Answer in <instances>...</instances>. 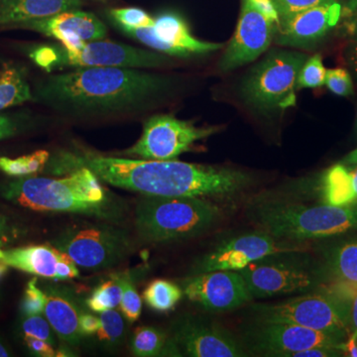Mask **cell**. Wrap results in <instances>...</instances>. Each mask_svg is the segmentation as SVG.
Returning <instances> with one entry per match:
<instances>
[{
  "label": "cell",
  "mask_w": 357,
  "mask_h": 357,
  "mask_svg": "<svg viewBox=\"0 0 357 357\" xmlns=\"http://www.w3.org/2000/svg\"><path fill=\"white\" fill-rule=\"evenodd\" d=\"M22 119L10 115L0 114V140L16 135L23 126Z\"/></svg>",
  "instance_id": "41"
},
{
  "label": "cell",
  "mask_w": 357,
  "mask_h": 357,
  "mask_svg": "<svg viewBox=\"0 0 357 357\" xmlns=\"http://www.w3.org/2000/svg\"><path fill=\"white\" fill-rule=\"evenodd\" d=\"M10 351L7 349L6 345L0 342V357H7L10 356Z\"/></svg>",
  "instance_id": "51"
},
{
  "label": "cell",
  "mask_w": 357,
  "mask_h": 357,
  "mask_svg": "<svg viewBox=\"0 0 357 357\" xmlns=\"http://www.w3.org/2000/svg\"><path fill=\"white\" fill-rule=\"evenodd\" d=\"M29 58L38 67L52 73L61 68V53L58 46H38L29 52Z\"/></svg>",
  "instance_id": "36"
},
{
  "label": "cell",
  "mask_w": 357,
  "mask_h": 357,
  "mask_svg": "<svg viewBox=\"0 0 357 357\" xmlns=\"http://www.w3.org/2000/svg\"><path fill=\"white\" fill-rule=\"evenodd\" d=\"M303 251L302 246L285 243L267 232H253L223 241L204 255L196 266V274L218 270L239 271L268 256Z\"/></svg>",
  "instance_id": "10"
},
{
  "label": "cell",
  "mask_w": 357,
  "mask_h": 357,
  "mask_svg": "<svg viewBox=\"0 0 357 357\" xmlns=\"http://www.w3.org/2000/svg\"><path fill=\"white\" fill-rule=\"evenodd\" d=\"M344 28L347 36L352 42H357V13L347 15V20H345Z\"/></svg>",
  "instance_id": "45"
},
{
  "label": "cell",
  "mask_w": 357,
  "mask_h": 357,
  "mask_svg": "<svg viewBox=\"0 0 357 357\" xmlns=\"http://www.w3.org/2000/svg\"><path fill=\"white\" fill-rule=\"evenodd\" d=\"M14 28L32 30L61 42L65 48L79 46L86 42L102 40L107 30L95 14L76 10L64 11L49 17L25 21Z\"/></svg>",
  "instance_id": "17"
},
{
  "label": "cell",
  "mask_w": 357,
  "mask_h": 357,
  "mask_svg": "<svg viewBox=\"0 0 357 357\" xmlns=\"http://www.w3.org/2000/svg\"><path fill=\"white\" fill-rule=\"evenodd\" d=\"M255 345L267 356L289 357L295 352L328 345L342 349L347 337L285 323H262L255 335Z\"/></svg>",
  "instance_id": "16"
},
{
  "label": "cell",
  "mask_w": 357,
  "mask_h": 357,
  "mask_svg": "<svg viewBox=\"0 0 357 357\" xmlns=\"http://www.w3.org/2000/svg\"><path fill=\"white\" fill-rule=\"evenodd\" d=\"M344 356L357 357V337L349 335L342 345Z\"/></svg>",
  "instance_id": "46"
},
{
  "label": "cell",
  "mask_w": 357,
  "mask_h": 357,
  "mask_svg": "<svg viewBox=\"0 0 357 357\" xmlns=\"http://www.w3.org/2000/svg\"><path fill=\"white\" fill-rule=\"evenodd\" d=\"M148 306L158 312H168L174 309L182 299L183 291L173 282L154 280L148 285L143 293Z\"/></svg>",
  "instance_id": "26"
},
{
  "label": "cell",
  "mask_w": 357,
  "mask_h": 357,
  "mask_svg": "<svg viewBox=\"0 0 357 357\" xmlns=\"http://www.w3.org/2000/svg\"><path fill=\"white\" fill-rule=\"evenodd\" d=\"M79 326L82 335H93L100 328V318L95 314H81L79 317Z\"/></svg>",
  "instance_id": "44"
},
{
  "label": "cell",
  "mask_w": 357,
  "mask_h": 357,
  "mask_svg": "<svg viewBox=\"0 0 357 357\" xmlns=\"http://www.w3.org/2000/svg\"><path fill=\"white\" fill-rule=\"evenodd\" d=\"M338 2L324 4L280 17L277 43L292 47H310L326 36L342 16Z\"/></svg>",
  "instance_id": "18"
},
{
  "label": "cell",
  "mask_w": 357,
  "mask_h": 357,
  "mask_svg": "<svg viewBox=\"0 0 357 357\" xmlns=\"http://www.w3.org/2000/svg\"><path fill=\"white\" fill-rule=\"evenodd\" d=\"M7 271H8V266L4 264L3 262H0V281L3 278L4 275L7 273Z\"/></svg>",
  "instance_id": "52"
},
{
  "label": "cell",
  "mask_w": 357,
  "mask_h": 357,
  "mask_svg": "<svg viewBox=\"0 0 357 357\" xmlns=\"http://www.w3.org/2000/svg\"><path fill=\"white\" fill-rule=\"evenodd\" d=\"M271 1L279 14V17H284V16L307 10L312 7L335 3L337 0H271Z\"/></svg>",
  "instance_id": "39"
},
{
  "label": "cell",
  "mask_w": 357,
  "mask_h": 357,
  "mask_svg": "<svg viewBox=\"0 0 357 357\" xmlns=\"http://www.w3.org/2000/svg\"><path fill=\"white\" fill-rule=\"evenodd\" d=\"M175 344L192 357L245 356L241 345L229 333L213 325L195 319L178 324L175 331Z\"/></svg>",
  "instance_id": "19"
},
{
  "label": "cell",
  "mask_w": 357,
  "mask_h": 357,
  "mask_svg": "<svg viewBox=\"0 0 357 357\" xmlns=\"http://www.w3.org/2000/svg\"><path fill=\"white\" fill-rule=\"evenodd\" d=\"M215 131L217 128H196L171 115H154L145 122L142 136L126 153L147 160H175Z\"/></svg>",
  "instance_id": "9"
},
{
  "label": "cell",
  "mask_w": 357,
  "mask_h": 357,
  "mask_svg": "<svg viewBox=\"0 0 357 357\" xmlns=\"http://www.w3.org/2000/svg\"><path fill=\"white\" fill-rule=\"evenodd\" d=\"M53 245L77 266L89 269L114 266L131 250L130 241L123 230L91 223L68 227L54 239Z\"/></svg>",
  "instance_id": "7"
},
{
  "label": "cell",
  "mask_w": 357,
  "mask_h": 357,
  "mask_svg": "<svg viewBox=\"0 0 357 357\" xmlns=\"http://www.w3.org/2000/svg\"><path fill=\"white\" fill-rule=\"evenodd\" d=\"M342 163L347 164V165H354V164H357V148L345 157Z\"/></svg>",
  "instance_id": "49"
},
{
  "label": "cell",
  "mask_w": 357,
  "mask_h": 357,
  "mask_svg": "<svg viewBox=\"0 0 357 357\" xmlns=\"http://www.w3.org/2000/svg\"><path fill=\"white\" fill-rule=\"evenodd\" d=\"M325 290L344 303L349 316V333L352 337H357V283L332 282Z\"/></svg>",
  "instance_id": "30"
},
{
  "label": "cell",
  "mask_w": 357,
  "mask_h": 357,
  "mask_svg": "<svg viewBox=\"0 0 357 357\" xmlns=\"http://www.w3.org/2000/svg\"><path fill=\"white\" fill-rule=\"evenodd\" d=\"M45 293L37 287V279L33 278L26 287L22 302H21V312L24 317L42 314L44 312Z\"/></svg>",
  "instance_id": "35"
},
{
  "label": "cell",
  "mask_w": 357,
  "mask_h": 357,
  "mask_svg": "<svg viewBox=\"0 0 357 357\" xmlns=\"http://www.w3.org/2000/svg\"><path fill=\"white\" fill-rule=\"evenodd\" d=\"M268 257L251 263L238 271L253 298L299 292L314 285V276L305 268L294 263L268 260Z\"/></svg>",
  "instance_id": "15"
},
{
  "label": "cell",
  "mask_w": 357,
  "mask_h": 357,
  "mask_svg": "<svg viewBox=\"0 0 357 357\" xmlns=\"http://www.w3.org/2000/svg\"><path fill=\"white\" fill-rule=\"evenodd\" d=\"M61 68L112 67L128 69H148L166 65L168 59L157 52L142 50L130 45L116 42H86L79 46L65 48L60 46Z\"/></svg>",
  "instance_id": "11"
},
{
  "label": "cell",
  "mask_w": 357,
  "mask_h": 357,
  "mask_svg": "<svg viewBox=\"0 0 357 357\" xmlns=\"http://www.w3.org/2000/svg\"><path fill=\"white\" fill-rule=\"evenodd\" d=\"M1 262L26 273L56 280H70L79 276L77 264L55 246L30 245L9 249Z\"/></svg>",
  "instance_id": "20"
},
{
  "label": "cell",
  "mask_w": 357,
  "mask_h": 357,
  "mask_svg": "<svg viewBox=\"0 0 357 357\" xmlns=\"http://www.w3.org/2000/svg\"><path fill=\"white\" fill-rule=\"evenodd\" d=\"M256 218L265 232L282 241L324 238L357 229V204L267 203L256 210Z\"/></svg>",
  "instance_id": "5"
},
{
  "label": "cell",
  "mask_w": 357,
  "mask_h": 357,
  "mask_svg": "<svg viewBox=\"0 0 357 357\" xmlns=\"http://www.w3.org/2000/svg\"><path fill=\"white\" fill-rule=\"evenodd\" d=\"M23 337L39 338L53 344L52 337V326L47 319L43 318L41 314L25 317L22 326Z\"/></svg>",
  "instance_id": "38"
},
{
  "label": "cell",
  "mask_w": 357,
  "mask_h": 357,
  "mask_svg": "<svg viewBox=\"0 0 357 357\" xmlns=\"http://www.w3.org/2000/svg\"><path fill=\"white\" fill-rule=\"evenodd\" d=\"M344 356V352L342 349L337 347H328V345H321V347H311V349H304L291 354L289 357H338Z\"/></svg>",
  "instance_id": "40"
},
{
  "label": "cell",
  "mask_w": 357,
  "mask_h": 357,
  "mask_svg": "<svg viewBox=\"0 0 357 357\" xmlns=\"http://www.w3.org/2000/svg\"><path fill=\"white\" fill-rule=\"evenodd\" d=\"M188 299L213 312H225L243 306L252 299L238 271L218 270L197 274L185 283Z\"/></svg>",
  "instance_id": "14"
},
{
  "label": "cell",
  "mask_w": 357,
  "mask_h": 357,
  "mask_svg": "<svg viewBox=\"0 0 357 357\" xmlns=\"http://www.w3.org/2000/svg\"><path fill=\"white\" fill-rule=\"evenodd\" d=\"M347 15L349 14L357 13V0H347Z\"/></svg>",
  "instance_id": "50"
},
{
  "label": "cell",
  "mask_w": 357,
  "mask_h": 357,
  "mask_svg": "<svg viewBox=\"0 0 357 357\" xmlns=\"http://www.w3.org/2000/svg\"><path fill=\"white\" fill-rule=\"evenodd\" d=\"M25 344L27 345L31 354L34 356L41 357H54L57 356L53 344L46 342V340H39V338L23 337Z\"/></svg>",
  "instance_id": "42"
},
{
  "label": "cell",
  "mask_w": 357,
  "mask_h": 357,
  "mask_svg": "<svg viewBox=\"0 0 357 357\" xmlns=\"http://www.w3.org/2000/svg\"><path fill=\"white\" fill-rule=\"evenodd\" d=\"M347 60L357 77V42H354V44L347 49Z\"/></svg>",
  "instance_id": "47"
},
{
  "label": "cell",
  "mask_w": 357,
  "mask_h": 357,
  "mask_svg": "<svg viewBox=\"0 0 357 357\" xmlns=\"http://www.w3.org/2000/svg\"><path fill=\"white\" fill-rule=\"evenodd\" d=\"M253 6L262 13L265 17L271 20L275 24L279 25L280 22V17L275 8L274 4L272 3L271 0H248Z\"/></svg>",
  "instance_id": "43"
},
{
  "label": "cell",
  "mask_w": 357,
  "mask_h": 357,
  "mask_svg": "<svg viewBox=\"0 0 357 357\" xmlns=\"http://www.w3.org/2000/svg\"><path fill=\"white\" fill-rule=\"evenodd\" d=\"M9 232L8 220L0 213V246L6 241L7 234Z\"/></svg>",
  "instance_id": "48"
},
{
  "label": "cell",
  "mask_w": 357,
  "mask_h": 357,
  "mask_svg": "<svg viewBox=\"0 0 357 357\" xmlns=\"http://www.w3.org/2000/svg\"><path fill=\"white\" fill-rule=\"evenodd\" d=\"M49 154L46 150H39L20 158L11 159L0 157V171L10 177L22 178L43 170L48 162Z\"/></svg>",
  "instance_id": "28"
},
{
  "label": "cell",
  "mask_w": 357,
  "mask_h": 357,
  "mask_svg": "<svg viewBox=\"0 0 357 357\" xmlns=\"http://www.w3.org/2000/svg\"><path fill=\"white\" fill-rule=\"evenodd\" d=\"M276 32L274 22L260 13L248 0H243L241 18L220 61V70H234L253 62L267 50Z\"/></svg>",
  "instance_id": "13"
},
{
  "label": "cell",
  "mask_w": 357,
  "mask_h": 357,
  "mask_svg": "<svg viewBox=\"0 0 357 357\" xmlns=\"http://www.w3.org/2000/svg\"><path fill=\"white\" fill-rule=\"evenodd\" d=\"M122 298V275H112L109 280L103 282L86 300L89 309L95 312L115 309L121 305Z\"/></svg>",
  "instance_id": "27"
},
{
  "label": "cell",
  "mask_w": 357,
  "mask_h": 357,
  "mask_svg": "<svg viewBox=\"0 0 357 357\" xmlns=\"http://www.w3.org/2000/svg\"><path fill=\"white\" fill-rule=\"evenodd\" d=\"M81 166L107 184L144 196L229 198L248 187V174L176 160L89 156Z\"/></svg>",
  "instance_id": "2"
},
{
  "label": "cell",
  "mask_w": 357,
  "mask_h": 357,
  "mask_svg": "<svg viewBox=\"0 0 357 357\" xmlns=\"http://www.w3.org/2000/svg\"><path fill=\"white\" fill-rule=\"evenodd\" d=\"M173 82L140 69L77 68L41 79L32 91V100L73 119L135 114L170 93Z\"/></svg>",
  "instance_id": "1"
},
{
  "label": "cell",
  "mask_w": 357,
  "mask_h": 357,
  "mask_svg": "<svg viewBox=\"0 0 357 357\" xmlns=\"http://www.w3.org/2000/svg\"><path fill=\"white\" fill-rule=\"evenodd\" d=\"M119 306L124 318L129 323H134L139 319L142 301L128 275H122V298Z\"/></svg>",
  "instance_id": "34"
},
{
  "label": "cell",
  "mask_w": 357,
  "mask_h": 357,
  "mask_svg": "<svg viewBox=\"0 0 357 357\" xmlns=\"http://www.w3.org/2000/svg\"><path fill=\"white\" fill-rule=\"evenodd\" d=\"M167 344L165 333L152 326H138L134 332L131 349L134 356H161Z\"/></svg>",
  "instance_id": "29"
},
{
  "label": "cell",
  "mask_w": 357,
  "mask_h": 357,
  "mask_svg": "<svg viewBox=\"0 0 357 357\" xmlns=\"http://www.w3.org/2000/svg\"><path fill=\"white\" fill-rule=\"evenodd\" d=\"M306 60L307 56L299 52L268 56L244 79L246 102L260 110L285 109L295 105L298 76Z\"/></svg>",
  "instance_id": "6"
},
{
  "label": "cell",
  "mask_w": 357,
  "mask_h": 357,
  "mask_svg": "<svg viewBox=\"0 0 357 357\" xmlns=\"http://www.w3.org/2000/svg\"><path fill=\"white\" fill-rule=\"evenodd\" d=\"M324 203L333 206L357 204V164H335L321 178Z\"/></svg>",
  "instance_id": "22"
},
{
  "label": "cell",
  "mask_w": 357,
  "mask_h": 357,
  "mask_svg": "<svg viewBox=\"0 0 357 357\" xmlns=\"http://www.w3.org/2000/svg\"><path fill=\"white\" fill-rule=\"evenodd\" d=\"M256 310L262 323L293 324L347 337L351 335L344 303L326 290L276 305H260Z\"/></svg>",
  "instance_id": "8"
},
{
  "label": "cell",
  "mask_w": 357,
  "mask_h": 357,
  "mask_svg": "<svg viewBox=\"0 0 357 357\" xmlns=\"http://www.w3.org/2000/svg\"><path fill=\"white\" fill-rule=\"evenodd\" d=\"M83 0H0V26H14L64 11L76 10Z\"/></svg>",
  "instance_id": "21"
},
{
  "label": "cell",
  "mask_w": 357,
  "mask_h": 357,
  "mask_svg": "<svg viewBox=\"0 0 357 357\" xmlns=\"http://www.w3.org/2000/svg\"><path fill=\"white\" fill-rule=\"evenodd\" d=\"M356 128H357V109H356Z\"/></svg>",
  "instance_id": "54"
},
{
  "label": "cell",
  "mask_w": 357,
  "mask_h": 357,
  "mask_svg": "<svg viewBox=\"0 0 357 357\" xmlns=\"http://www.w3.org/2000/svg\"><path fill=\"white\" fill-rule=\"evenodd\" d=\"M220 217V208L206 198L144 196L136 206L135 225L145 241L167 243L199 236Z\"/></svg>",
  "instance_id": "4"
},
{
  "label": "cell",
  "mask_w": 357,
  "mask_h": 357,
  "mask_svg": "<svg viewBox=\"0 0 357 357\" xmlns=\"http://www.w3.org/2000/svg\"><path fill=\"white\" fill-rule=\"evenodd\" d=\"M326 70L323 58L319 54L307 59L299 73L297 89H314L324 86L326 83Z\"/></svg>",
  "instance_id": "33"
},
{
  "label": "cell",
  "mask_w": 357,
  "mask_h": 357,
  "mask_svg": "<svg viewBox=\"0 0 357 357\" xmlns=\"http://www.w3.org/2000/svg\"><path fill=\"white\" fill-rule=\"evenodd\" d=\"M326 270L333 282L357 283V238L333 246L326 255Z\"/></svg>",
  "instance_id": "24"
},
{
  "label": "cell",
  "mask_w": 357,
  "mask_h": 357,
  "mask_svg": "<svg viewBox=\"0 0 357 357\" xmlns=\"http://www.w3.org/2000/svg\"><path fill=\"white\" fill-rule=\"evenodd\" d=\"M32 91L22 67L4 65L0 70V110L32 100Z\"/></svg>",
  "instance_id": "25"
},
{
  "label": "cell",
  "mask_w": 357,
  "mask_h": 357,
  "mask_svg": "<svg viewBox=\"0 0 357 357\" xmlns=\"http://www.w3.org/2000/svg\"><path fill=\"white\" fill-rule=\"evenodd\" d=\"M121 30L150 49L175 57L204 55L225 47L223 44L204 42L192 36L184 18L176 13L160 14L152 27Z\"/></svg>",
  "instance_id": "12"
},
{
  "label": "cell",
  "mask_w": 357,
  "mask_h": 357,
  "mask_svg": "<svg viewBox=\"0 0 357 357\" xmlns=\"http://www.w3.org/2000/svg\"><path fill=\"white\" fill-rule=\"evenodd\" d=\"M126 332L123 317L114 309L100 312V328L98 337L100 342L107 344H116L123 337Z\"/></svg>",
  "instance_id": "31"
},
{
  "label": "cell",
  "mask_w": 357,
  "mask_h": 357,
  "mask_svg": "<svg viewBox=\"0 0 357 357\" xmlns=\"http://www.w3.org/2000/svg\"><path fill=\"white\" fill-rule=\"evenodd\" d=\"M4 251L0 248V262H1L2 257H3Z\"/></svg>",
  "instance_id": "53"
},
{
  "label": "cell",
  "mask_w": 357,
  "mask_h": 357,
  "mask_svg": "<svg viewBox=\"0 0 357 357\" xmlns=\"http://www.w3.org/2000/svg\"><path fill=\"white\" fill-rule=\"evenodd\" d=\"M109 16L121 29H137L154 25V18L137 7L112 9Z\"/></svg>",
  "instance_id": "32"
},
{
  "label": "cell",
  "mask_w": 357,
  "mask_h": 357,
  "mask_svg": "<svg viewBox=\"0 0 357 357\" xmlns=\"http://www.w3.org/2000/svg\"><path fill=\"white\" fill-rule=\"evenodd\" d=\"M0 197L33 211L86 215H103L107 204L100 178L84 166L65 178H18L0 185Z\"/></svg>",
  "instance_id": "3"
},
{
  "label": "cell",
  "mask_w": 357,
  "mask_h": 357,
  "mask_svg": "<svg viewBox=\"0 0 357 357\" xmlns=\"http://www.w3.org/2000/svg\"><path fill=\"white\" fill-rule=\"evenodd\" d=\"M325 84L337 96H349L354 93V81L349 70L345 69L326 70Z\"/></svg>",
  "instance_id": "37"
},
{
  "label": "cell",
  "mask_w": 357,
  "mask_h": 357,
  "mask_svg": "<svg viewBox=\"0 0 357 357\" xmlns=\"http://www.w3.org/2000/svg\"><path fill=\"white\" fill-rule=\"evenodd\" d=\"M45 318L58 337L70 344H77L82 333L79 326V312L68 298L58 293H45Z\"/></svg>",
  "instance_id": "23"
}]
</instances>
